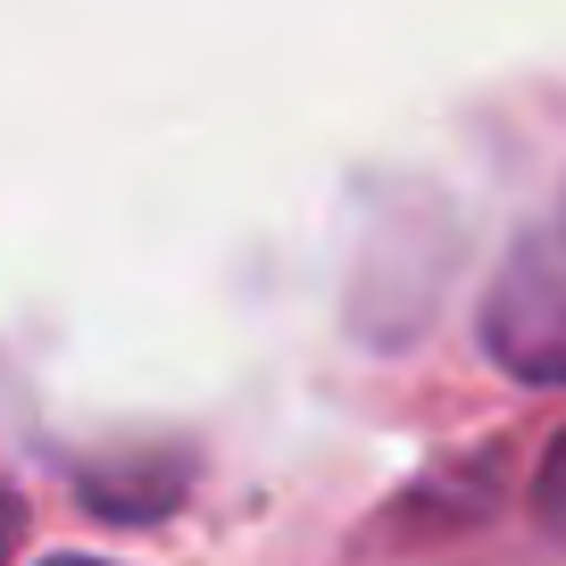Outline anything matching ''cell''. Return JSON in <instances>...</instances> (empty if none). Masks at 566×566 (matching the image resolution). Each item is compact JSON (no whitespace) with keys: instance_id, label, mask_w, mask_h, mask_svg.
<instances>
[{"instance_id":"obj_3","label":"cell","mask_w":566,"mask_h":566,"mask_svg":"<svg viewBox=\"0 0 566 566\" xmlns=\"http://www.w3.org/2000/svg\"><path fill=\"white\" fill-rule=\"evenodd\" d=\"M18 549H25V500L9 492V475H0V566L18 558Z\"/></svg>"},{"instance_id":"obj_1","label":"cell","mask_w":566,"mask_h":566,"mask_svg":"<svg viewBox=\"0 0 566 566\" xmlns=\"http://www.w3.org/2000/svg\"><path fill=\"white\" fill-rule=\"evenodd\" d=\"M483 358L509 384H566V184L516 226L492 292H483Z\"/></svg>"},{"instance_id":"obj_2","label":"cell","mask_w":566,"mask_h":566,"mask_svg":"<svg viewBox=\"0 0 566 566\" xmlns=\"http://www.w3.org/2000/svg\"><path fill=\"white\" fill-rule=\"evenodd\" d=\"M533 509H542V525H558V533H566V433L549 442L542 475H533Z\"/></svg>"},{"instance_id":"obj_4","label":"cell","mask_w":566,"mask_h":566,"mask_svg":"<svg viewBox=\"0 0 566 566\" xmlns=\"http://www.w3.org/2000/svg\"><path fill=\"white\" fill-rule=\"evenodd\" d=\"M42 566H101V558H42Z\"/></svg>"}]
</instances>
